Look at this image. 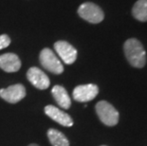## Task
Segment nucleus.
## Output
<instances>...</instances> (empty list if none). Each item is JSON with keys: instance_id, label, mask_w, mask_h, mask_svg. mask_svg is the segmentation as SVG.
I'll return each mask as SVG.
<instances>
[{"instance_id": "9d476101", "label": "nucleus", "mask_w": 147, "mask_h": 146, "mask_svg": "<svg viewBox=\"0 0 147 146\" xmlns=\"http://www.w3.org/2000/svg\"><path fill=\"white\" fill-rule=\"evenodd\" d=\"M21 67L19 57L14 53H5L0 55V68L6 72H16Z\"/></svg>"}, {"instance_id": "0eeeda50", "label": "nucleus", "mask_w": 147, "mask_h": 146, "mask_svg": "<svg viewBox=\"0 0 147 146\" xmlns=\"http://www.w3.org/2000/svg\"><path fill=\"white\" fill-rule=\"evenodd\" d=\"M54 49L57 54L67 65L73 64L77 59V50L73 46L65 41H58L54 44Z\"/></svg>"}, {"instance_id": "423d86ee", "label": "nucleus", "mask_w": 147, "mask_h": 146, "mask_svg": "<svg viewBox=\"0 0 147 146\" xmlns=\"http://www.w3.org/2000/svg\"><path fill=\"white\" fill-rule=\"evenodd\" d=\"M26 96V88L21 83L11 85L7 88L0 89V97L10 104H16Z\"/></svg>"}, {"instance_id": "2eb2a0df", "label": "nucleus", "mask_w": 147, "mask_h": 146, "mask_svg": "<svg viewBox=\"0 0 147 146\" xmlns=\"http://www.w3.org/2000/svg\"><path fill=\"white\" fill-rule=\"evenodd\" d=\"M29 146H39V145H37V144H34V143H32V144H30Z\"/></svg>"}, {"instance_id": "dca6fc26", "label": "nucleus", "mask_w": 147, "mask_h": 146, "mask_svg": "<svg viewBox=\"0 0 147 146\" xmlns=\"http://www.w3.org/2000/svg\"><path fill=\"white\" fill-rule=\"evenodd\" d=\"M102 146H105V145H102Z\"/></svg>"}, {"instance_id": "f257e3e1", "label": "nucleus", "mask_w": 147, "mask_h": 146, "mask_svg": "<svg viewBox=\"0 0 147 146\" xmlns=\"http://www.w3.org/2000/svg\"><path fill=\"white\" fill-rule=\"evenodd\" d=\"M123 50L128 63L137 68H142L146 64V51L142 44L136 38H130L123 45Z\"/></svg>"}, {"instance_id": "6e6552de", "label": "nucleus", "mask_w": 147, "mask_h": 146, "mask_svg": "<svg viewBox=\"0 0 147 146\" xmlns=\"http://www.w3.org/2000/svg\"><path fill=\"white\" fill-rule=\"evenodd\" d=\"M27 78L33 86L38 89H47L49 86V79L38 67H30L27 72Z\"/></svg>"}, {"instance_id": "1a4fd4ad", "label": "nucleus", "mask_w": 147, "mask_h": 146, "mask_svg": "<svg viewBox=\"0 0 147 146\" xmlns=\"http://www.w3.org/2000/svg\"><path fill=\"white\" fill-rule=\"evenodd\" d=\"M45 113L54 122L60 123L61 125L65 127H70L73 125V120L69 115L53 105H47L45 107Z\"/></svg>"}, {"instance_id": "7ed1b4c3", "label": "nucleus", "mask_w": 147, "mask_h": 146, "mask_svg": "<svg viewBox=\"0 0 147 146\" xmlns=\"http://www.w3.org/2000/svg\"><path fill=\"white\" fill-rule=\"evenodd\" d=\"M78 14L84 20L91 24L101 23L105 18V13L102 9L91 2H86L81 5L78 9Z\"/></svg>"}, {"instance_id": "20e7f679", "label": "nucleus", "mask_w": 147, "mask_h": 146, "mask_svg": "<svg viewBox=\"0 0 147 146\" xmlns=\"http://www.w3.org/2000/svg\"><path fill=\"white\" fill-rule=\"evenodd\" d=\"M40 64L48 71L54 74H61L64 71V67L55 53L49 48H44L40 52Z\"/></svg>"}, {"instance_id": "ddd939ff", "label": "nucleus", "mask_w": 147, "mask_h": 146, "mask_svg": "<svg viewBox=\"0 0 147 146\" xmlns=\"http://www.w3.org/2000/svg\"><path fill=\"white\" fill-rule=\"evenodd\" d=\"M132 14L140 22L147 21V0H138L133 6Z\"/></svg>"}, {"instance_id": "f8f14e48", "label": "nucleus", "mask_w": 147, "mask_h": 146, "mask_svg": "<svg viewBox=\"0 0 147 146\" xmlns=\"http://www.w3.org/2000/svg\"><path fill=\"white\" fill-rule=\"evenodd\" d=\"M48 138L52 146H69V141L67 137L56 129H49Z\"/></svg>"}, {"instance_id": "39448f33", "label": "nucleus", "mask_w": 147, "mask_h": 146, "mask_svg": "<svg viewBox=\"0 0 147 146\" xmlns=\"http://www.w3.org/2000/svg\"><path fill=\"white\" fill-rule=\"evenodd\" d=\"M98 93V86L94 83H88V85H81L76 86L73 89L72 96L75 101L79 102H86L96 98Z\"/></svg>"}, {"instance_id": "9b49d317", "label": "nucleus", "mask_w": 147, "mask_h": 146, "mask_svg": "<svg viewBox=\"0 0 147 146\" xmlns=\"http://www.w3.org/2000/svg\"><path fill=\"white\" fill-rule=\"evenodd\" d=\"M52 96L54 100L57 102V104L62 108L68 109L71 105V101L68 95L67 91L65 87L61 85H54L51 90Z\"/></svg>"}, {"instance_id": "4468645a", "label": "nucleus", "mask_w": 147, "mask_h": 146, "mask_svg": "<svg viewBox=\"0 0 147 146\" xmlns=\"http://www.w3.org/2000/svg\"><path fill=\"white\" fill-rule=\"evenodd\" d=\"M11 44V38L7 34H2L0 35V50L3 48H6Z\"/></svg>"}, {"instance_id": "f03ea898", "label": "nucleus", "mask_w": 147, "mask_h": 146, "mask_svg": "<svg viewBox=\"0 0 147 146\" xmlns=\"http://www.w3.org/2000/svg\"><path fill=\"white\" fill-rule=\"evenodd\" d=\"M96 113L100 120L107 126H114L119 122L120 115L116 108L106 101H100L96 104Z\"/></svg>"}]
</instances>
